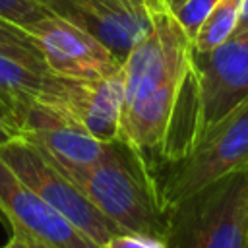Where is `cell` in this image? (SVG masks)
Segmentation results:
<instances>
[{"label":"cell","instance_id":"obj_1","mask_svg":"<svg viewBox=\"0 0 248 248\" xmlns=\"http://www.w3.org/2000/svg\"><path fill=\"white\" fill-rule=\"evenodd\" d=\"M192 39L167 8L153 12L151 29L122 64L124 107L120 138L155 172L163 159L176 107L190 74Z\"/></svg>","mask_w":248,"mask_h":248},{"label":"cell","instance_id":"obj_2","mask_svg":"<svg viewBox=\"0 0 248 248\" xmlns=\"http://www.w3.org/2000/svg\"><path fill=\"white\" fill-rule=\"evenodd\" d=\"M248 99V29L232 33L211 50H192L163 163L186 155L217 122Z\"/></svg>","mask_w":248,"mask_h":248},{"label":"cell","instance_id":"obj_3","mask_svg":"<svg viewBox=\"0 0 248 248\" xmlns=\"http://www.w3.org/2000/svg\"><path fill=\"white\" fill-rule=\"evenodd\" d=\"M68 178L124 232L165 238L167 211L161 205L153 170L120 136L107 143L99 163Z\"/></svg>","mask_w":248,"mask_h":248},{"label":"cell","instance_id":"obj_4","mask_svg":"<svg viewBox=\"0 0 248 248\" xmlns=\"http://www.w3.org/2000/svg\"><path fill=\"white\" fill-rule=\"evenodd\" d=\"M167 248H248V167L167 209Z\"/></svg>","mask_w":248,"mask_h":248},{"label":"cell","instance_id":"obj_5","mask_svg":"<svg viewBox=\"0 0 248 248\" xmlns=\"http://www.w3.org/2000/svg\"><path fill=\"white\" fill-rule=\"evenodd\" d=\"M248 167V99L217 122L186 155L155 169L163 209Z\"/></svg>","mask_w":248,"mask_h":248},{"label":"cell","instance_id":"obj_6","mask_svg":"<svg viewBox=\"0 0 248 248\" xmlns=\"http://www.w3.org/2000/svg\"><path fill=\"white\" fill-rule=\"evenodd\" d=\"M0 159L27 188L97 246H105L108 238L124 232L118 225L107 219L64 172L25 140L12 138L0 143Z\"/></svg>","mask_w":248,"mask_h":248},{"label":"cell","instance_id":"obj_7","mask_svg":"<svg viewBox=\"0 0 248 248\" xmlns=\"http://www.w3.org/2000/svg\"><path fill=\"white\" fill-rule=\"evenodd\" d=\"M16 126L17 138L31 143L66 176L93 167L107 153V143L89 136L39 95L16 114Z\"/></svg>","mask_w":248,"mask_h":248},{"label":"cell","instance_id":"obj_8","mask_svg":"<svg viewBox=\"0 0 248 248\" xmlns=\"http://www.w3.org/2000/svg\"><path fill=\"white\" fill-rule=\"evenodd\" d=\"M39 99L54 105L95 140L108 143L120 136L124 107V72L95 78L72 79L46 74Z\"/></svg>","mask_w":248,"mask_h":248},{"label":"cell","instance_id":"obj_9","mask_svg":"<svg viewBox=\"0 0 248 248\" xmlns=\"http://www.w3.org/2000/svg\"><path fill=\"white\" fill-rule=\"evenodd\" d=\"M50 14L60 16L101 41L122 64L130 50L151 29L157 8L140 0H39ZM163 8V6H161Z\"/></svg>","mask_w":248,"mask_h":248},{"label":"cell","instance_id":"obj_10","mask_svg":"<svg viewBox=\"0 0 248 248\" xmlns=\"http://www.w3.org/2000/svg\"><path fill=\"white\" fill-rule=\"evenodd\" d=\"M25 31L37 43L48 74L72 79H95L122 70V62L101 41L60 16L48 14Z\"/></svg>","mask_w":248,"mask_h":248},{"label":"cell","instance_id":"obj_11","mask_svg":"<svg viewBox=\"0 0 248 248\" xmlns=\"http://www.w3.org/2000/svg\"><path fill=\"white\" fill-rule=\"evenodd\" d=\"M0 213L8 223L52 248H103L83 236L70 221L27 188L0 159Z\"/></svg>","mask_w":248,"mask_h":248},{"label":"cell","instance_id":"obj_12","mask_svg":"<svg viewBox=\"0 0 248 248\" xmlns=\"http://www.w3.org/2000/svg\"><path fill=\"white\" fill-rule=\"evenodd\" d=\"M45 76L0 54V101L14 116L43 91ZM17 128V126H16Z\"/></svg>","mask_w":248,"mask_h":248},{"label":"cell","instance_id":"obj_13","mask_svg":"<svg viewBox=\"0 0 248 248\" xmlns=\"http://www.w3.org/2000/svg\"><path fill=\"white\" fill-rule=\"evenodd\" d=\"M244 0H219L192 39V50L205 52L227 41L238 25Z\"/></svg>","mask_w":248,"mask_h":248},{"label":"cell","instance_id":"obj_14","mask_svg":"<svg viewBox=\"0 0 248 248\" xmlns=\"http://www.w3.org/2000/svg\"><path fill=\"white\" fill-rule=\"evenodd\" d=\"M0 54L27 66L29 70H33L41 76L48 74V68H46L43 54H41L37 43L33 41V37L25 29H21L2 17H0Z\"/></svg>","mask_w":248,"mask_h":248},{"label":"cell","instance_id":"obj_15","mask_svg":"<svg viewBox=\"0 0 248 248\" xmlns=\"http://www.w3.org/2000/svg\"><path fill=\"white\" fill-rule=\"evenodd\" d=\"M48 14L39 0H0V17L21 29H27Z\"/></svg>","mask_w":248,"mask_h":248},{"label":"cell","instance_id":"obj_16","mask_svg":"<svg viewBox=\"0 0 248 248\" xmlns=\"http://www.w3.org/2000/svg\"><path fill=\"white\" fill-rule=\"evenodd\" d=\"M217 2L219 0H186L176 10H172L170 14L176 17V21L186 31V35L190 39H194L198 29H200V25L209 16V12L215 8Z\"/></svg>","mask_w":248,"mask_h":248},{"label":"cell","instance_id":"obj_17","mask_svg":"<svg viewBox=\"0 0 248 248\" xmlns=\"http://www.w3.org/2000/svg\"><path fill=\"white\" fill-rule=\"evenodd\" d=\"M103 248H167V244L161 238L136 234V232H122L108 238V242Z\"/></svg>","mask_w":248,"mask_h":248},{"label":"cell","instance_id":"obj_18","mask_svg":"<svg viewBox=\"0 0 248 248\" xmlns=\"http://www.w3.org/2000/svg\"><path fill=\"white\" fill-rule=\"evenodd\" d=\"M17 138V128L14 122V116L10 114V110L6 108V105L0 101V143Z\"/></svg>","mask_w":248,"mask_h":248},{"label":"cell","instance_id":"obj_19","mask_svg":"<svg viewBox=\"0 0 248 248\" xmlns=\"http://www.w3.org/2000/svg\"><path fill=\"white\" fill-rule=\"evenodd\" d=\"M10 231H12V234H10L8 242H6V244H2L0 248H29L27 238H25V232H23V229H21V227H17V225H12V223H10Z\"/></svg>","mask_w":248,"mask_h":248},{"label":"cell","instance_id":"obj_20","mask_svg":"<svg viewBox=\"0 0 248 248\" xmlns=\"http://www.w3.org/2000/svg\"><path fill=\"white\" fill-rule=\"evenodd\" d=\"M244 29H248V0H244V4H242V12H240L238 25H236V31L234 33L244 31Z\"/></svg>","mask_w":248,"mask_h":248},{"label":"cell","instance_id":"obj_21","mask_svg":"<svg viewBox=\"0 0 248 248\" xmlns=\"http://www.w3.org/2000/svg\"><path fill=\"white\" fill-rule=\"evenodd\" d=\"M23 232H25V231H23ZM25 238H27V244H29V248H52L50 244H46V242H43V240H39V238L31 236L29 232H25Z\"/></svg>","mask_w":248,"mask_h":248},{"label":"cell","instance_id":"obj_22","mask_svg":"<svg viewBox=\"0 0 248 248\" xmlns=\"http://www.w3.org/2000/svg\"><path fill=\"white\" fill-rule=\"evenodd\" d=\"M182 2H186V0H161V4H163V6H165V8L169 10V12L176 10V8H178V6L182 4Z\"/></svg>","mask_w":248,"mask_h":248},{"label":"cell","instance_id":"obj_23","mask_svg":"<svg viewBox=\"0 0 248 248\" xmlns=\"http://www.w3.org/2000/svg\"><path fill=\"white\" fill-rule=\"evenodd\" d=\"M140 2H145V4H149V6H153V8H161L163 4H161V0H140ZM165 8V6H163Z\"/></svg>","mask_w":248,"mask_h":248}]
</instances>
